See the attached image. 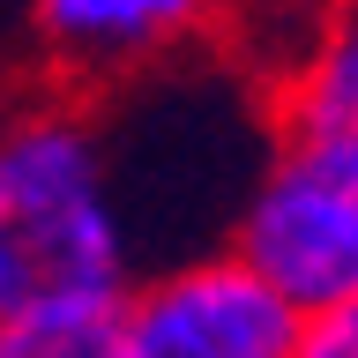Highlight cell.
<instances>
[{
  "mask_svg": "<svg viewBox=\"0 0 358 358\" xmlns=\"http://www.w3.org/2000/svg\"><path fill=\"white\" fill-rule=\"evenodd\" d=\"M120 313H60V321H8L0 358H112Z\"/></svg>",
  "mask_w": 358,
  "mask_h": 358,
  "instance_id": "obj_6",
  "label": "cell"
},
{
  "mask_svg": "<svg viewBox=\"0 0 358 358\" xmlns=\"http://www.w3.org/2000/svg\"><path fill=\"white\" fill-rule=\"evenodd\" d=\"M268 134H358V0H321L306 38L262 90Z\"/></svg>",
  "mask_w": 358,
  "mask_h": 358,
  "instance_id": "obj_5",
  "label": "cell"
},
{
  "mask_svg": "<svg viewBox=\"0 0 358 358\" xmlns=\"http://www.w3.org/2000/svg\"><path fill=\"white\" fill-rule=\"evenodd\" d=\"M291 358H358V299H343V306H313V313H299Z\"/></svg>",
  "mask_w": 358,
  "mask_h": 358,
  "instance_id": "obj_7",
  "label": "cell"
},
{
  "mask_svg": "<svg viewBox=\"0 0 358 358\" xmlns=\"http://www.w3.org/2000/svg\"><path fill=\"white\" fill-rule=\"evenodd\" d=\"M224 246L299 313L358 299V134H276Z\"/></svg>",
  "mask_w": 358,
  "mask_h": 358,
  "instance_id": "obj_2",
  "label": "cell"
},
{
  "mask_svg": "<svg viewBox=\"0 0 358 358\" xmlns=\"http://www.w3.org/2000/svg\"><path fill=\"white\" fill-rule=\"evenodd\" d=\"M299 306L231 246L150 268L112 321V358H291Z\"/></svg>",
  "mask_w": 358,
  "mask_h": 358,
  "instance_id": "obj_3",
  "label": "cell"
},
{
  "mask_svg": "<svg viewBox=\"0 0 358 358\" xmlns=\"http://www.w3.org/2000/svg\"><path fill=\"white\" fill-rule=\"evenodd\" d=\"M22 15V75L83 97H112L150 83L194 45H209L231 0H15Z\"/></svg>",
  "mask_w": 358,
  "mask_h": 358,
  "instance_id": "obj_4",
  "label": "cell"
},
{
  "mask_svg": "<svg viewBox=\"0 0 358 358\" xmlns=\"http://www.w3.org/2000/svg\"><path fill=\"white\" fill-rule=\"evenodd\" d=\"M142 276V217L105 97L0 83V329L120 313Z\"/></svg>",
  "mask_w": 358,
  "mask_h": 358,
  "instance_id": "obj_1",
  "label": "cell"
}]
</instances>
